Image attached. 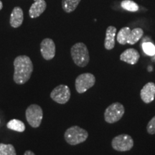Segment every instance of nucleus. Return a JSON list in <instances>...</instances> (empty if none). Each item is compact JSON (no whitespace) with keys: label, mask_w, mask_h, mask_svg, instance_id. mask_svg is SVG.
<instances>
[{"label":"nucleus","mask_w":155,"mask_h":155,"mask_svg":"<svg viewBox=\"0 0 155 155\" xmlns=\"http://www.w3.org/2000/svg\"><path fill=\"white\" fill-rule=\"evenodd\" d=\"M15 72L13 79L17 84H25L30 80L33 72V63L28 56L19 55L14 61Z\"/></svg>","instance_id":"nucleus-1"},{"label":"nucleus","mask_w":155,"mask_h":155,"mask_svg":"<svg viewBox=\"0 0 155 155\" xmlns=\"http://www.w3.org/2000/svg\"><path fill=\"white\" fill-rule=\"evenodd\" d=\"M144 35V31L141 28L131 29L128 27L121 28L116 35V40L119 44L134 45Z\"/></svg>","instance_id":"nucleus-2"},{"label":"nucleus","mask_w":155,"mask_h":155,"mask_svg":"<svg viewBox=\"0 0 155 155\" xmlns=\"http://www.w3.org/2000/svg\"><path fill=\"white\" fill-rule=\"evenodd\" d=\"M71 57L78 66L86 67L90 61V56L87 46L83 42H77L71 49Z\"/></svg>","instance_id":"nucleus-3"},{"label":"nucleus","mask_w":155,"mask_h":155,"mask_svg":"<svg viewBox=\"0 0 155 155\" xmlns=\"http://www.w3.org/2000/svg\"><path fill=\"white\" fill-rule=\"evenodd\" d=\"M88 137V131L78 126H73L68 128L64 134L65 140L68 144L73 146L84 142Z\"/></svg>","instance_id":"nucleus-4"},{"label":"nucleus","mask_w":155,"mask_h":155,"mask_svg":"<svg viewBox=\"0 0 155 155\" xmlns=\"http://www.w3.org/2000/svg\"><path fill=\"white\" fill-rule=\"evenodd\" d=\"M125 113V108L121 103L115 102L106 108L104 112V119L108 124L119 121Z\"/></svg>","instance_id":"nucleus-5"},{"label":"nucleus","mask_w":155,"mask_h":155,"mask_svg":"<svg viewBox=\"0 0 155 155\" xmlns=\"http://www.w3.org/2000/svg\"><path fill=\"white\" fill-rule=\"evenodd\" d=\"M26 119L28 124L33 128H38L41 124L43 118V111L42 108L37 104H31L25 111Z\"/></svg>","instance_id":"nucleus-6"},{"label":"nucleus","mask_w":155,"mask_h":155,"mask_svg":"<svg viewBox=\"0 0 155 155\" xmlns=\"http://www.w3.org/2000/svg\"><path fill=\"white\" fill-rule=\"evenodd\" d=\"M96 83V78L92 73H86L79 75L76 78L75 87L78 94H83L92 88Z\"/></svg>","instance_id":"nucleus-7"},{"label":"nucleus","mask_w":155,"mask_h":155,"mask_svg":"<svg viewBox=\"0 0 155 155\" xmlns=\"http://www.w3.org/2000/svg\"><path fill=\"white\" fill-rule=\"evenodd\" d=\"M111 146L114 150L118 152H127L134 147V140L130 135L122 134L112 139Z\"/></svg>","instance_id":"nucleus-8"},{"label":"nucleus","mask_w":155,"mask_h":155,"mask_svg":"<svg viewBox=\"0 0 155 155\" xmlns=\"http://www.w3.org/2000/svg\"><path fill=\"white\" fill-rule=\"evenodd\" d=\"M50 98L59 104H65L71 98V90L65 85H59L50 93Z\"/></svg>","instance_id":"nucleus-9"},{"label":"nucleus","mask_w":155,"mask_h":155,"mask_svg":"<svg viewBox=\"0 0 155 155\" xmlns=\"http://www.w3.org/2000/svg\"><path fill=\"white\" fill-rule=\"evenodd\" d=\"M40 52L42 58L46 61L53 59L56 53L55 42L52 39L45 38L40 43Z\"/></svg>","instance_id":"nucleus-10"},{"label":"nucleus","mask_w":155,"mask_h":155,"mask_svg":"<svg viewBox=\"0 0 155 155\" xmlns=\"http://www.w3.org/2000/svg\"><path fill=\"white\" fill-rule=\"evenodd\" d=\"M141 99L145 104H150L155 98V83L153 82L147 83L141 88L140 91Z\"/></svg>","instance_id":"nucleus-11"},{"label":"nucleus","mask_w":155,"mask_h":155,"mask_svg":"<svg viewBox=\"0 0 155 155\" xmlns=\"http://www.w3.org/2000/svg\"><path fill=\"white\" fill-rule=\"evenodd\" d=\"M140 55L139 52L134 48H129L120 55V60L130 65H135L138 63Z\"/></svg>","instance_id":"nucleus-12"},{"label":"nucleus","mask_w":155,"mask_h":155,"mask_svg":"<svg viewBox=\"0 0 155 155\" xmlns=\"http://www.w3.org/2000/svg\"><path fill=\"white\" fill-rule=\"evenodd\" d=\"M34 1L35 2L29 9V15L32 19L40 17L47 8L45 0H34Z\"/></svg>","instance_id":"nucleus-13"},{"label":"nucleus","mask_w":155,"mask_h":155,"mask_svg":"<svg viewBox=\"0 0 155 155\" xmlns=\"http://www.w3.org/2000/svg\"><path fill=\"white\" fill-rule=\"evenodd\" d=\"M24 20V13L21 7H15L10 15L9 23L12 28H17L22 25Z\"/></svg>","instance_id":"nucleus-14"},{"label":"nucleus","mask_w":155,"mask_h":155,"mask_svg":"<svg viewBox=\"0 0 155 155\" xmlns=\"http://www.w3.org/2000/svg\"><path fill=\"white\" fill-rule=\"evenodd\" d=\"M116 28L114 26H109L106 29V38L104 40V47L106 50H111L115 47V37Z\"/></svg>","instance_id":"nucleus-15"},{"label":"nucleus","mask_w":155,"mask_h":155,"mask_svg":"<svg viewBox=\"0 0 155 155\" xmlns=\"http://www.w3.org/2000/svg\"><path fill=\"white\" fill-rule=\"evenodd\" d=\"M81 0H62V8L66 13L75 11Z\"/></svg>","instance_id":"nucleus-16"},{"label":"nucleus","mask_w":155,"mask_h":155,"mask_svg":"<svg viewBox=\"0 0 155 155\" xmlns=\"http://www.w3.org/2000/svg\"><path fill=\"white\" fill-rule=\"evenodd\" d=\"M7 127L11 130L17 131V132H23L25 130V125L22 121L18 119L10 120L7 124Z\"/></svg>","instance_id":"nucleus-17"},{"label":"nucleus","mask_w":155,"mask_h":155,"mask_svg":"<svg viewBox=\"0 0 155 155\" xmlns=\"http://www.w3.org/2000/svg\"><path fill=\"white\" fill-rule=\"evenodd\" d=\"M121 6L125 10L133 12H137L139 9V5L132 0H123L121 2Z\"/></svg>","instance_id":"nucleus-18"},{"label":"nucleus","mask_w":155,"mask_h":155,"mask_svg":"<svg viewBox=\"0 0 155 155\" xmlns=\"http://www.w3.org/2000/svg\"><path fill=\"white\" fill-rule=\"evenodd\" d=\"M0 155H17L13 145L0 143Z\"/></svg>","instance_id":"nucleus-19"},{"label":"nucleus","mask_w":155,"mask_h":155,"mask_svg":"<svg viewBox=\"0 0 155 155\" xmlns=\"http://www.w3.org/2000/svg\"><path fill=\"white\" fill-rule=\"evenodd\" d=\"M142 49L143 51H144L147 55H155V45L153 43H152V42H144V43L142 44Z\"/></svg>","instance_id":"nucleus-20"},{"label":"nucleus","mask_w":155,"mask_h":155,"mask_svg":"<svg viewBox=\"0 0 155 155\" xmlns=\"http://www.w3.org/2000/svg\"><path fill=\"white\" fill-rule=\"evenodd\" d=\"M147 131L150 134H155V116L147 124Z\"/></svg>","instance_id":"nucleus-21"},{"label":"nucleus","mask_w":155,"mask_h":155,"mask_svg":"<svg viewBox=\"0 0 155 155\" xmlns=\"http://www.w3.org/2000/svg\"><path fill=\"white\" fill-rule=\"evenodd\" d=\"M24 155H35V154L34 152H32V151L28 150V151H26V152H25Z\"/></svg>","instance_id":"nucleus-22"},{"label":"nucleus","mask_w":155,"mask_h":155,"mask_svg":"<svg viewBox=\"0 0 155 155\" xmlns=\"http://www.w3.org/2000/svg\"><path fill=\"white\" fill-rule=\"evenodd\" d=\"M3 8V4H2V2L0 0V10H2V9Z\"/></svg>","instance_id":"nucleus-23"}]
</instances>
